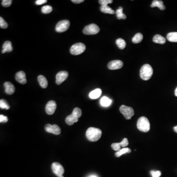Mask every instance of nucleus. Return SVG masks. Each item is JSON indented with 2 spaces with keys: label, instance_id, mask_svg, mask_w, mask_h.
Returning <instances> with one entry per match:
<instances>
[{
  "label": "nucleus",
  "instance_id": "39448f33",
  "mask_svg": "<svg viewBox=\"0 0 177 177\" xmlns=\"http://www.w3.org/2000/svg\"><path fill=\"white\" fill-rule=\"evenodd\" d=\"M86 50V46L83 43H77L73 45L70 49V52L73 55H78L83 53Z\"/></svg>",
  "mask_w": 177,
  "mask_h": 177
},
{
  "label": "nucleus",
  "instance_id": "a19ab883",
  "mask_svg": "<svg viewBox=\"0 0 177 177\" xmlns=\"http://www.w3.org/2000/svg\"><path fill=\"white\" fill-rule=\"evenodd\" d=\"M89 177H97V176L95 175H91L90 176H89Z\"/></svg>",
  "mask_w": 177,
  "mask_h": 177
},
{
  "label": "nucleus",
  "instance_id": "a878e982",
  "mask_svg": "<svg viewBox=\"0 0 177 177\" xmlns=\"http://www.w3.org/2000/svg\"><path fill=\"white\" fill-rule=\"evenodd\" d=\"M116 43L118 47H119V49H123L126 46V42H125V40H123V39H121V38L117 39L116 41Z\"/></svg>",
  "mask_w": 177,
  "mask_h": 177
},
{
  "label": "nucleus",
  "instance_id": "aec40b11",
  "mask_svg": "<svg viewBox=\"0 0 177 177\" xmlns=\"http://www.w3.org/2000/svg\"><path fill=\"white\" fill-rule=\"evenodd\" d=\"M153 42H154V43L163 44L166 42V39L164 37H162L160 35H156L154 37Z\"/></svg>",
  "mask_w": 177,
  "mask_h": 177
},
{
  "label": "nucleus",
  "instance_id": "6ab92c4d",
  "mask_svg": "<svg viewBox=\"0 0 177 177\" xmlns=\"http://www.w3.org/2000/svg\"><path fill=\"white\" fill-rule=\"evenodd\" d=\"M151 6L152 8L158 7L161 11H163L165 9V6L163 5V2L162 1H158V0L153 1L152 3L151 4Z\"/></svg>",
  "mask_w": 177,
  "mask_h": 177
},
{
  "label": "nucleus",
  "instance_id": "bb28decb",
  "mask_svg": "<svg viewBox=\"0 0 177 177\" xmlns=\"http://www.w3.org/2000/svg\"><path fill=\"white\" fill-rule=\"evenodd\" d=\"M131 152V149L129 148H125L121 149L119 151H118L117 152H116L115 156L116 157H120L121 156H122L123 154H126V153H129Z\"/></svg>",
  "mask_w": 177,
  "mask_h": 177
},
{
  "label": "nucleus",
  "instance_id": "473e14b6",
  "mask_svg": "<svg viewBox=\"0 0 177 177\" xmlns=\"http://www.w3.org/2000/svg\"><path fill=\"white\" fill-rule=\"evenodd\" d=\"M112 148L114 149V151H119L121 149V145L120 143H113L111 145Z\"/></svg>",
  "mask_w": 177,
  "mask_h": 177
},
{
  "label": "nucleus",
  "instance_id": "1a4fd4ad",
  "mask_svg": "<svg viewBox=\"0 0 177 177\" xmlns=\"http://www.w3.org/2000/svg\"><path fill=\"white\" fill-rule=\"evenodd\" d=\"M52 169L53 172L57 177H63V175L65 172L63 167L62 165L58 162H54L52 165Z\"/></svg>",
  "mask_w": 177,
  "mask_h": 177
},
{
  "label": "nucleus",
  "instance_id": "5701e85b",
  "mask_svg": "<svg viewBox=\"0 0 177 177\" xmlns=\"http://www.w3.org/2000/svg\"><path fill=\"white\" fill-rule=\"evenodd\" d=\"M167 39L169 42H177V32H169L167 35Z\"/></svg>",
  "mask_w": 177,
  "mask_h": 177
},
{
  "label": "nucleus",
  "instance_id": "c85d7f7f",
  "mask_svg": "<svg viewBox=\"0 0 177 177\" xmlns=\"http://www.w3.org/2000/svg\"><path fill=\"white\" fill-rule=\"evenodd\" d=\"M0 107L1 109L8 110L10 108V106L6 100L4 99H1L0 100Z\"/></svg>",
  "mask_w": 177,
  "mask_h": 177
},
{
  "label": "nucleus",
  "instance_id": "dca6fc26",
  "mask_svg": "<svg viewBox=\"0 0 177 177\" xmlns=\"http://www.w3.org/2000/svg\"><path fill=\"white\" fill-rule=\"evenodd\" d=\"M3 49L2 50L3 54H4L6 52H11L13 50L12 43L9 41H6L5 43H4L3 45Z\"/></svg>",
  "mask_w": 177,
  "mask_h": 177
},
{
  "label": "nucleus",
  "instance_id": "c9c22d12",
  "mask_svg": "<svg viewBox=\"0 0 177 177\" xmlns=\"http://www.w3.org/2000/svg\"><path fill=\"white\" fill-rule=\"evenodd\" d=\"M8 121V118L3 115H0V122L1 123H6Z\"/></svg>",
  "mask_w": 177,
  "mask_h": 177
},
{
  "label": "nucleus",
  "instance_id": "4c0bfd02",
  "mask_svg": "<svg viewBox=\"0 0 177 177\" xmlns=\"http://www.w3.org/2000/svg\"><path fill=\"white\" fill-rule=\"evenodd\" d=\"M71 2H73V3L78 4L81 3L82 2H84V0H72Z\"/></svg>",
  "mask_w": 177,
  "mask_h": 177
},
{
  "label": "nucleus",
  "instance_id": "f3484780",
  "mask_svg": "<svg viewBox=\"0 0 177 177\" xmlns=\"http://www.w3.org/2000/svg\"><path fill=\"white\" fill-rule=\"evenodd\" d=\"M102 91L100 89H96L92 91L89 94L90 98L91 99H97L99 98L102 94Z\"/></svg>",
  "mask_w": 177,
  "mask_h": 177
},
{
  "label": "nucleus",
  "instance_id": "b1692460",
  "mask_svg": "<svg viewBox=\"0 0 177 177\" xmlns=\"http://www.w3.org/2000/svg\"><path fill=\"white\" fill-rule=\"evenodd\" d=\"M123 8L122 7H119L116 12L117 18L118 19H126V16L123 13Z\"/></svg>",
  "mask_w": 177,
  "mask_h": 177
},
{
  "label": "nucleus",
  "instance_id": "7ed1b4c3",
  "mask_svg": "<svg viewBox=\"0 0 177 177\" xmlns=\"http://www.w3.org/2000/svg\"><path fill=\"white\" fill-rule=\"evenodd\" d=\"M153 74V69L152 66L149 64H145L142 66L140 69V75L142 79L143 80H149Z\"/></svg>",
  "mask_w": 177,
  "mask_h": 177
},
{
  "label": "nucleus",
  "instance_id": "f03ea898",
  "mask_svg": "<svg viewBox=\"0 0 177 177\" xmlns=\"http://www.w3.org/2000/svg\"><path fill=\"white\" fill-rule=\"evenodd\" d=\"M81 110L78 107L75 108L73 111V113L66 117V122L68 125L72 126L75 123H77L78 121V119L81 117Z\"/></svg>",
  "mask_w": 177,
  "mask_h": 177
},
{
  "label": "nucleus",
  "instance_id": "f8f14e48",
  "mask_svg": "<svg viewBox=\"0 0 177 177\" xmlns=\"http://www.w3.org/2000/svg\"><path fill=\"white\" fill-rule=\"evenodd\" d=\"M56 108H57V104L56 102L54 100H50L47 103L45 107V110L47 114L51 115L55 113Z\"/></svg>",
  "mask_w": 177,
  "mask_h": 177
},
{
  "label": "nucleus",
  "instance_id": "7c9ffc66",
  "mask_svg": "<svg viewBox=\"0 0 177 177\" xmlns=\"http://www.w3.org/2000/svg\"><path fill=\"white\" fill-rule=\"evenodd\" d=\"M99 3L101 6H108V4L112 3V0H99Z\"/></svg>",
  "mask_w": 177,
  "mask_h": 177
},
{
  "label": "nucleus",
  "instance_id": "6e6552de",
  "mask_svg": "<svg viewBox=\"0 0 177 177\" xmlns=\"http://www.w3.org/2000/svg\"><path fill=\"white\" fill-rule=\"evenodd\" d=\"M70 26V22L68 20H63L59 22L56 26V31L58 32H65Z\"/></svg>",
  "mask_w": 177,
  "mask_h": 177
},
{
  "label": "nucleus",
  "instance_id": "e433bc0d",
  "mask_svg": "<svg viewBox=\"0 0 177 177\" xmlns=\"http://www.w3.org/2000/svg\"><path fill=\"white\" fill-rule=\"evenodd\" d=\"M47 2V0H37L35 2V4L37 5H41L43 4L46 3Z\"/></svg>",
  "mask_w": 177,
  "mask_h": 177
},
{
  "label": "nucleus",
  "instance_id": "ea45409f",
  "mask_svg": "<svg viewBox=\"0 0 177 177\" xmlns=\"http://www.w3.org/2000/svg\"><path fill=\"white\" fill-rule=\"evenodd\" d=\"M175 94L176 97H177V88L176 89L175 91Z\"/></svg>",
  "mask_w": 177,
  "mask_h": 177
},
{
  "label": "nucleus",
  "instance_id": "ddd939ff",
  "mask_svg": "<svg viewBox=\"0 0 177 177\" xmlns=\"http://www.w3.org/2000/svg\"><path fill=\"white\" fill-rule=\"evenodd\" d=\"M123 62L120 60H114L110 62L108 64V68L110 70L120 69L123 66Z\"/></svg>",
  "mask_w": 177,
  "mask_h": 177
},
{
  "label": "nucleus",
  "instance_id": "9b49d317",
  "mask_svg": "<svg viewBox=\"0 0 177 177\" xmlns=\"http://www.w3.org/2000/svg\"><path fill=\"white\" fill-rule=\"evenodd\" d=\"M68 76V73L66 71H61L56 75V83L57 85H60L66 80Z\"/></svg>",
  "mask_w": 177,
  "mask_h": 177
},
{
  "label": "nucleus",
  "instance_id": "412c9836",
  "mask_svg": "<svg viewBox=\"0 0 177 177\" xmlns=\"http://www.w3.org/2000/svg\"><path fill=\"white\" fill-rule=\"evenodd\" d=\"M100 10L102 13L108 14H113L115 13V11L108 6H101Z\"/></svg>",
  "mask_w": 177,
  "mask_h": 177
},
{
  "label": "nucleus",
  "instance_id": "393cba45",
  "mask_svg": "<svg viewBox=\"0 0 177 177\" xmlns=\"http://www.w3.org/2000/svg\"><path fill=\"white\" fill-rule=\"evenodd\" d=\"M143 39V35L141 33H137L133 38L132 41L134 43H139L142 42Z\"/></svg>",
  "mask_w": 177,
  "mask_h": 177
},
{
  "label": "nucleus",
  "instance_id": "20e7f679",
  "mask_svg": "<svg viewBox=\"0 0 177 177\" xmlns=\"http://www.w3.org/2000/svg\"><path fill=\"white\" fill-rule=\"evenodd\" d=\"M137 126L138 129L144 133H147L150 129L149 121L146 117H141L137 121Z\"/></svg>",
  "mask_w": 177,
  "mask_h": 177
},
{
  "label": "nucleus",
  "instance_id": "a211bd4d",
  "mask_svg": "<svg viewBox=\"0 0 177 177\" xmlns=\"http://www.w3.org/2000/svg\"><path fill=\"white\" fill-rule=\"evenodd\" d=\"M37 79H38L39 84L42 88L45 89L47 87L48 81L45 77L43 75H39Z\"/></svg>",
  "mask_w": 177,
  "mask_h": 177
},
{
  "label": "nucleus",
  "instance_id": "2f4dec72",
  "mask_svg": "<svg viewBox=\"0 0 177 177\" xmlns=\"http://www.w3.org/2000/svg\"><path fill=\"white\" fill-rule=\"evenodd\" d=\"M12 0H3L2 1V4L4 7H9L12 4Z\"/></svg>",
  "mask_w": 177,
  "mask_h": 177
},
{
  "label": "nucleus",
  "instance_id": "9d476101",
  "mask_svg": "<svg viewBox=\"0 0 177 177\" xmlns=\"http://www.w3.org/2000/svg\"><path fill=\"white\" fill-rule=\"evenodd\" d=\"M45 130L47 133H51L55 135H59L61 133L60 128L57 125H51L50 124H47L45 126Z\"/></svg>",
  "mask_w": 177,
  "mask_h": 177
},
{
  "label": "nucleus",
  "instance_id": "4be33fe9",
  "mask_svg": "<svg viewBox=\"0 0 177 177\" xmlns=\"http://www.w3.org/2000/svg\"><path fill=\"white\" fill-rule=\"evenodd\" d=\"M112 102V100L109 98L106 97H103L100 99V102L102 106L104 107H108L111 104Z\"/></svg>",
  "mask_w": 177,
  "mask_h": 177
},
{
  "label": "nucleus",
  "instance_id": "2eb2a0df",
  "mask_svg": "<svg viewBox=\"0 0 177 177\" xmlns=\"http://www.w3.org/2000/svg\"><path fill=\"white\" fill-rule=\"evenodd\" d=\"M5 92L6 94L11 95L15 92V87L13 84L9 82H6L4 83Z\"/></svg>",
  "mask_w": 177,
  "mask_h": 177
},
{
  "label": "nucleus",
  "instance_id": "f704fd0d",
  "mask_svg": "<svg viewBox=\"0 0 177 177\" xmlns=\"http://www.w3.org/2000/svg\"><path fill=\"white\" fill-rule=\"evenodd\" d=\"M121 146L123 147H125L127 146L128 145V139L124 138L122 142H120Z\"/></svg>",
  "mask_w": 177,
  "mask_h": 177
},
{
  "label": "nucleus",
  "instance_id": "4468645a",
  "mask_svg": "<svg viewBox=\"0 0 177 177\" xmlns=\"http://www.w3.org/2000/svg\"><path fill=\"white\" fill-rule=\"evenodd\" d=\"M16 79L21 84H25L27 83L26 74L23 71H19L16 74Z\"/></svg>",
  "mask_w": 177,
  "mask_h": 177
},
{
  "label": "nucleus",
  "instance_id": "c756f323",
  "mask_svg": "<svg viewBox=\"0 0 177 177\" xmlns=\"http://www.w3.org/2000/svg\"><path fill=\"white\" fill-rule=\"evenodd\" d=\"M0 27L2 29H6L8 27V24L5 21L2 17H0Z\"/></svg>",
  "mask_w": 177,
  "mask_h": 177
},
{
  "label": "nucleus",
  "instance_id": "cd10ccee",
  "mask_svg": "<svg viewBox=\"0 0 177 177\" xmlns=\"http://www.w3.org/2000/svg\"><path fill=\"white\" fill-rule=\"evenodd\" d=\"M53 11L52 6H43L42 8V13L44 14H48L51 13Z\"/></svg>",
  "mask_w": 177,
  "mask_h": 177
},
{
  "label": "nucleus",
  "instance_id": "423d86ee",
  "mask_svg": "<svg viewBox=\"0 0 177 177\" xmlns=\"http://www.w3.org/2000/svg\"><path fill=\"white\" fill-rule=\"evenodd\" d=\"M120 111L126 120H130L134 115V111L133 108L124 105L121 106Z\"/></svg>",
  "mask_w": 177,
  "mask_h": 177
},
{
  "label": "nucleus",
  "instance_id": "58836bf2",
  "mask_svg": "<svg viewBox=\"0 0 177 177\" xmlns=\"http://www.w3.org/2000/svg\"><path fill=\"white\" fill-rule=\"evenodd\" d=\"M174 131H175L176 133H177V126L174 127Z\"/></svg>",
  "mask_w": 177,
  "mask_h": 177
},
{
  "label": "nucleus",
  "instance_id": "0eeeda50",
  "mask_svg": "<svg viewBox=\"0 0 177 177\" xmlns=\"http://www.w3.org/2000/svg\"><path fill=\"white\" fill-rule=\"evenodd\" d=\"M99 31L100 29L97 25L95 24H92L85 27L84 28L83 32L86 35H93L98 34Z\"/></svg>",
  "mask_w": 177,
  "mask_h": 177
},
{
  "label": "nucleus",
  "instance_id": "72a5a7b5",
  "mask_svg": "<svg viewBox=\"0 0 177 177\" xmlns=\"http://www.w3.org/2000/svg\"><path fill=\"white\" fill-rule=\"evenodd\" d=\"M151 173L152 177H159L161 174V172L159 171H152Z\"/></svg>",
  "mask_w": 177,
  "mask_h": 177
},
{
  "label": "nucleus",
  "instance_id": "f257e3e1",
  "mask_svg": "<svg viewBox=\"0 0 177 177\" xmlns=\"http://www.w3.org/2000/svg\"><path fill=\"white\" fill-rule=\"evenodd\" d=\"M102 131L97 128H90L87 129L86 136L89 141L91 142H96L101 138Z\"/></svg>",
  "mask_w": 177,
  "mask_h": 177
}]
</instances>
